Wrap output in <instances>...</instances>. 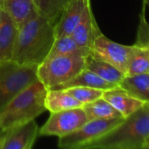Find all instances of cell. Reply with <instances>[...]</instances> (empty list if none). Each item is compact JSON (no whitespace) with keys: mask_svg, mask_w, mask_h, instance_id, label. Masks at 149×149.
I'll return each instance as SVG.
<instances>
[{"mask_svg":"<svg viewBox=\"0 0 149 149\" xmlns=\"http://www.w3.org/2000/svg\"><path fill=\"white\" fill-rule=\"evenodd\" d=\"M1 13H2V9L0 8V19H1Z\"/></svg>","mask_w":149,"mask_h":149,"instance_id":"cell-28","label":"cell"},{"mask_svg":"<svg viewBox=\"0 0 149 149\" xmlns=\"http://www.w3.org/2000/svg\"><path fill=\"white\" fill-rule=\"evenodd\" d=\"M118 86L132 97L149 103V73L125 76Z\"/></svg>","mask_w":149,"mask_h":149,"instance_id":"cell-16","label":"cell"},{"mask_svg":"<svg viewBox=\"0 0 149 149\" xmlns=\"http://www.w3.org/2000/svg\"><path fill=\"white\" fill-rule=\"evenodd\" d=\"M0 8L10 16L18 29L38 16L33 0H0Z\"/></svg>","mask_w":149,"mask_h":149,"instance_id":"cell-13","label":"cell"},{"mask_svg":"<svg viewBox=\"0 0 149 149\" xmlns=\"http://www.w3.org/2000/svg\"><path fill=\"white\" fill-rule=\"evenodd\" d=\"M64 91L83 104L91 103L102 97L104 91L102 90L89 87H72Z\"/></svg>","mask_w":149,"mask_h":149,"instance_id":"cell-23","label":"cell"},{"mask_svg":"<svg viewBox=\"0 0 149 149\" xmlns=\"http://www.w3.org/2000/svg\"><path fill=\"white\" fill-rule=\"evenodd\" d=\"M38 16L55 26L69 0H33Z\"/></svg>","mask_w":149,"mask_h":149,"instance_id":"cell-20","label":"cell"},{"mask_svg":"<svg viewBox=\"0 0 149 149\" xmlns=\"http://www.w3.org/2000/svg\"><path fill=\"white\" fill-rule=\"evenodd\" d=\"M1 132L0 149H32L39 135V127L35 120H32Z\"/></svg>","mask_w":149,"mask_h":149,"instance_id":"cell-9","label":"cell"},{"mask_svg":"<svg viewBox=\"0 0 149 149\" xmlns=\"http://www.w3.org/2000/svg\"><path fill=\"white\" fill-rule=\"evenodd\" d=\"M85 58L82 55H64L45 60L38 66V80L47 90L62 84L85 68Z\"/></svg>","mask_w":149,"mask_h":149,"instance_id":"cell-5","label":"cell"},{"mask_svg":"<svg viewBox=\"0 0 149 149\" xmlns=\"http://www.w3.org/2000/svg\"><path fill=\"white\" fill-rule=\"evenodd\" d=\"M102 149H130L126 147H119V146H112V147H106V148H102Z\"/></svg>","mask_w":149,"mask_h":149,"instance_id":"cell-24","label":"cell"},{"mask_svg":"<svg viewBox=\"0 0 149 149\" xmlns=\"http://www.w3.org/2000/svg\"><path fill=\"white\" fill-rule=\"evenodd\" d=\"M83 105V104L74 99L64 90H47L45 98V106L47 111H49L50 113L82 108Z\"/></svg>","mask_w":149,"mask_h":149,"instance_id":"cell-18","label":"cell"},{"mask_svg":"<svg viewBox=\"0 0 149 149\" xmlns=\"http://www.w3.org/2000/svg\"><path fill=\"white\" fill-rule=\"evenodd\" d=\"M1 139H2V132H0V142H1Z\"/></svg>","mask_w":149,"mask_h":149,"instance_id":"cell-27","label":"cell"},{"mask_svg":"<svg viewBox=\"0 0 149 149\" xmlns=\"http://www.w3.org/2000/svg\"><path fill=\"white\" fill-rule=\"evenodd\" d=\"M143 2H144V4H145L146 6H147L148 8H149V0H143Z\"/></svg>","mask_w":149,"mask_h":149,"instance_id":"cell-26","label":"cell"},{"mask_svg":"<svg viewBox=\"0 0 149 149\" xmlns=\"http://www.w3.org/2000/svg\"><path fill=\"white\" fill-rule=\"evenodd\" d=\"M85 68L97 74L101 78L118 85L125 77L123 72L112 65L97 59L91 54L85 58Z\"/></svg>","mask_w":149,"mask_h":149,"instance_id":"cell-19","label":"cell"},{"mask_svg":"<svg viewBox=\"0 0 149 149\" xmlns=\"http://www.w3.org/2000/svg\"><path fill=\"white\" fill-rule=\"evenodd\" d=\"M149 141V103L125 118L111 132L90 143L84 149H102L119 146L139 149Z\"/></svg>","mask_w":149,"mask_h":149,"instance_id":"cell-2","label":"cell"},{"mask_svg":"<svg viewBox=\"0 0 149 149\" xmlns=\"http://www.w3.org/2000/svg\"><path fill=\"white\" fill-rule=\"evenodd\" d=\"M102 33L93 15L91 1L85 6L82 18L71 33V37L79 46L91 48L95 39Z\"/></svg>","mask_w":149,"mask_h":149,"instance_id":"cell-11","label":"cell"},{"mask_svg":"<svg viewBox=\"0 0 149 149\" xmlns=\"http://www.w3.org/2000/svg\"><path fill=\"white\" fill-rule=\"evenodd\" d=\"M88 1L89 0H69L60 19L54 26L55 38L71 35L82 18Z\"/></svg>","mask_w":149,"mask_h":149,"instance_id":"cell-10","label":"cell"},{"mask_svg":"<svg viewBox=\"0 0 149 149\" xmlns=\"http://www.w3.org/2000/svg\"><path fill=\"white\" fill-rule=\"evenodd\" d=\"M139 48L136 45L125 46L117 43L100 33L91 46V54L112 65L125 74L132 59Z\"/></svg>","mask_w":149,"mask_h":149,"instance_id":"cell-7","label":"cell"},{"mask_svg":"<svg viewBox=\"0 0 149 149\" xmlns=\"http://www.w3.org/2000/svg\"><path fill=\"white\" fill-rule=\"evenodd\" d=\"M139 149H149V141H147L146 143H145L140 148H139Z\"/></svg>","mask_w":149,"mask_h":149,"instance_id":"cell-25","label":"cell"},{"mask_svg":"<svg viewBox=\"0 0 149 149\" xmlns=\"http://www.w3.org/2000/svg\"><path fill=\"white\" fill-rule=\"evenodd\" d=\"M54 39V26L37 16L18 30L12 60L39 66L46 60Z\"/></svg>","mask_w":149,"mask_h":149,"instance_id":"cell-1","label":"cell"},{"mask_svg":"<svg viewBox=\"0 0 149 149\" xmlns=\"http://www.w3.org/2000/svg\"><path fill=\"white\" fill-rule=\"evenodd\" d=\"M90 54L91 48L79 46L69 35L54 39L46 60L64 55H82L87 57Z\"/></svg>","mask_w":149,"mask_h":149,"instance_id":"cell-17","label":"cell"},{"mask_svg":"<svg viewBox=\"0 0 149 149\" xmlns=\"http://www.w3.org/2000/svg\"><path fill=\"white\" fill-rule=\"evenodd\" d=\"M124 119V118H117L89 120L78 130L59 138L58 146L60 149H84L90 143L111 132Z\"/></svg>","mask_w":149,"mask_h":149,"instance_id":"cell-6","label":"cell"},{"mask_svg":"<svg viewBox=\"0 0 149 149\" xmlns=\"http://www.w3.org/2000/svg\"><path fill=\"white\" fill-rule=\"evenodd\" d=\"M149 73V47H140L132 59L125 76Z\"/></svg>","mask_w":149,"mask_h":149,"instance_id":"cell-22","label":"cell"},{"mask_svg":"<svg viewBox=\"0 0 149 149\" xmlns=\"http://www.w3.org/2000/svg\"><path fill=\"white\" fill-rule=\"evenodd\" d=\"M38 66L22 65L13 60L0 61V111L18 94L38 81Z\"/></svg>","mask_w":149,"mask_h":149,"instance_id":"cell-4","label":"cell"},{"mask_svg":"<svg viewBox=\"0 0 149 149\" xmlns=\"http://www.w3.org/2000/svg\"><path fill=\"white\" fill-rule=\"evenodd\" d=\"M102 97L111 104L124 118H128L145 104L143 101L130 95L119 86L104 91Z\"/></svg>","mask_w":149,"mask_h":149,"instance_id":"cell-12","label":"cell"},{"mask_svg":"<svg viewBox=\"0 0 149 149\" xmlns=\"http://www.w3.org/2000/svg\"><path fill=\"white\" fill-rule=\"evenodd\" d=\"M87 121L89 120L83 107L54 112L39 129V135L61 138L78 130Z\"/></svg>","mask_w":149,"mask_h":149,"instance_id":"cell-8","label":"cell"},{"mask_svg":"<svg viewBox=\"0 0 149 149\" xmlns=\"http://www.w3.org/2000/svg\"><path fill=\"white\" fill-rule=\"evenodd\" d=\"M47 89L39 80L18 94L0 111V132L34 120L47 111L45 98Z\"/></svg>","mask_w":149,"mask_h":149,"instance_id":"cell-3","label":"cell"},{"mask_svg":"<svg viewBox=\"0 0 149 149\" xmlns=\"http://www.w3.org/2000/svg\"><path fill=\"white\" fill-rule=\"evenodd\" d=\"M18 30L10 16L2 10L0 19V61L12 60Z\"/></svg>","mask_w":149,"mask_h":149,"instance_id":"cell-14","label":"cell"},{"mask_svg":"<svg viewBox=\"0 0 149 149\" xmlns=\"http://www.w3.org/2000/svg\"><path fill=\"white\" fill-rule=\"evenodd\" d=\"M118 86V84L110 83L101 78L93 72L84 68L72 79L50 90H66L72 87H89L102 91H107Z\"/></svg>","mask_w":149,"mask_h":149,"instance_id":"cell-15","label":"cell"},{"mask_svg":"<svg viewBox=\"0 0 149 149\" xmlns=\"http://www.w3.org/2000/svg\"><path fill=\"white\" fill-rule=\"evenodd\" d=\"M83 109L86 113L88 120L123 118L122 115L103 97L84 104Z\"/></svg>","mask_w":149,"mask_h":149,"instance_id":"cell-21","label":"cell"}]
</instances>
